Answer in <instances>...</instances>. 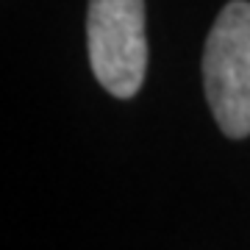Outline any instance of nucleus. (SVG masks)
<instances>
[{
	"instance_id": "2",
	"label": "nucleus",
	"mask_w": 250,
	"mask_h": 250,
	"mask_svg": "<svg viewBox=\"0 0 250 250\" xmlns=\"http://www.w3.org/2000/svg\"><path fill=\"white\" fill-rule=\"evenodd\" d=\"M86 47L100 86L114 98H134L147 70L145 0H89Z\"/></svg>"
},
{
	"instance_id": "1",
	"label": "nucleus",
	"mask_w": 250,
	"mask_h": 250,
	"mask_svg": "<svg viewBox=\"0 0 250 250\" xmlns=\"http://www.w3.org/2000/svg\"><path fill=\"white\" fill-rule=\"evenodd\" d=\"M206 100L225 136L250 134V3H225L203 53Z\"/></svg>"
}]
</instances>
